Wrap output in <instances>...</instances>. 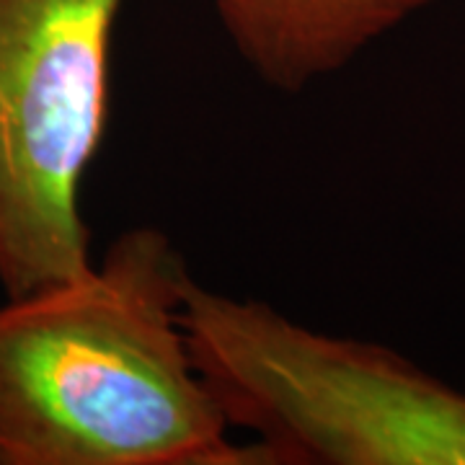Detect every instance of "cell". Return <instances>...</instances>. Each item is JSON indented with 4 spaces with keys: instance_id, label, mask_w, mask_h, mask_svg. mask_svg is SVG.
I'll return each instance as SVG.
<instances>
[{
    "instance_id": "6da1fadb",
    "label": "cell",
    "mask_w": 465,
    "mask_h": 465,
    "mask_svg": "<svg viewBox=\"0 0 465 465\" xmlns=\"http://www.w3.org/2000/svg\"><path fill=\"white\" fill-rule=\"evenodd\" d=\"M183 256L133 228L70 282L0 305V465H264L192 360Z\"/></svg>"
},
{
    "instance_id": "7a4b0ae2",
    "label": "cell",
    "mask_w": 465,
    "mask_h": 465,
    "mask_svg": "<svg viewBox=\"0 0 465 465\" xmlns=\"http://www.w3.org/2000/svg\"><path fill=\"white\" fill-rule=\"evenodd\" d=\"M182 326L220 411L264 465H465V393L393 349L194 277Z\"/></svg>"
},
{
    "instance_id": "3957f363",
    "label": "cell",
    "mask_w": 465,
    "mask_h": 465,
    "mask_svg": "<svg viewBox=\"0 0 465 465\" xmlns=\"http://www.w3.org/2000/svg\"><path fill=\"white\" fill-rule=\"evenodd\" d=\"M124 0H0V290L94 269L84 182L109 124Z\"/></svg>"
},
{
    "instance_id": "277c9868",
    "label": "cell",
    "mask_w": 465,
    "mask_h": 465,
    "mask_svg": "<svg viewBox=\"0 0 465 465\" xmlns=\"http://www.w3.org/2000/svg\"><path fill=\"white\" fill-rule=\"evenodd\" d=\"M241 60L274 91L300 94L351 65L434 0H213Z\"/></svg>"
}]
</instances>
